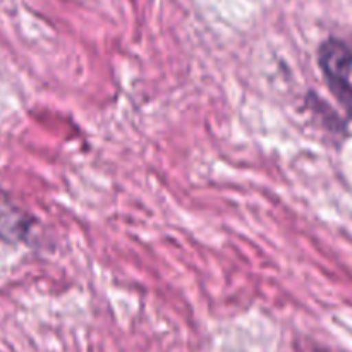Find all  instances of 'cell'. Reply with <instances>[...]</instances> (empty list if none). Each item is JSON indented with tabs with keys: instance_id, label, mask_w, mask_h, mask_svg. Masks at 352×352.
<instances>
[{
	"instance_id": "cell-1",
	"label": "cell",
	"mask_w": 352,
	"mask_h": 352,
	"mask_svg": "<svg viewBox=\"0 0 352 352\" xmlns=\"http://www.w3.org/2000/svg\"><path fill=\"white\" fill-rule=\"evenodd\" d=\"M318 65L332 95L352 117V48L340 38H329L318 48Z\"/></svg>"
},
{
	"instance_id": "cell-2",
	"label": "cell",
	"mask_w": 352,
	"mask_h": 352,
	"mask_svg": "<svg viewBox=\"0 0 352 352\" xmlns=\"http://www.w3.org/2000/svg\"><path fill=\"white\" fill-rule=\"evenodd\" d=\"M30 232L31 219L0 191V239L19 243L26 241Z\"/></svg>"
},
{
	"instance_id": "cell-3",
	"label": "cell",
	"mask_w": 352,
	"mask_h": 352,
	"mask_svg": "<svg viewBox=\"0 0 352 352\" xmlns=\"http://www.w3.org/2000/svg\"><path fill=\"white\" fill-rule=\"evenodd\" d=\"M308 102L309 109H313L315 116L322 120L323 126H325L327 129L332 131V133H344V131H346V122H344V120L337 116V112H333L322 98H318L316 95H309Z\"/></svg>"
}]
</instances>
